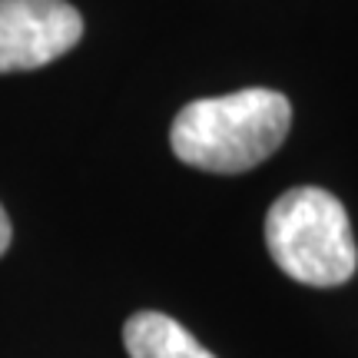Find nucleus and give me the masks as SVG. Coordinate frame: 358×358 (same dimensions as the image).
<instances>
[{"label":"nucleus","instance_id":"nucleus-1","mask_svg":"<svg viewBox=\"0 0 358 358\" xmlns=\"http://www.w3.org/2000/svg\"><path fill=\"white\" fill-rule=\"evenodd\" d=\"M292 127V106L275 90H239L182 106L169 146L186 166L206 173H245L266 163Z\"/></svg>","mask_w":358,"mask_h":358},{"label":"nucleus","instance_id":"nucleus-2","mask_svg":"<svg viewBox=\"0 0 358 358\" xmlns=\"http://www.w3.org/2000/svg\"><path fill=\"white\" fill-rule=\"evenodd\" d=\"M266 245L289 279L335 289L355 275L358 249L345 206L319 186L282 192L266 216Z\"/></svg>","mask_w":358,"mask_h":358},{"label":"nucleus","instance_id":"nucleus-3","mask_svg":"<svg viewBox=\"0 0 358 358\" xmlns=\"http://www.w3.org/2000/svg\"><path fill=\"white\" fill-rule=\"evenodd\" d=\"M80 37L83 17L66 0H0V73L53 64Z\"/></svg>","mask_w":358,"mask_h":358},{"label":"nucleus","instance_id":"nucleus-4","mask_svg":"<svg viewBox=\"0 0 358 358\" xmlns=\"http://www.w3.org/2000/svg\"><path fill=\"white\" fill-rule=\"evenodd\" d=\"M123 345L129 358H216L196 342V335L163 312L129 315L123 325Z\"/></svg>","mask_w":358,"mask_h":358},{"label":"nucleus","instance_id":"nucleus-5","mask_svg":"<svg viewBox=\"0 0 358 358\" xmlns=\"http://www.w3.org/2000/svg\"><path fill=\"white\" fill-rule=\"evenodd\" d=\"M10 239H13V229H10V219L3 213V206H0V256L10 249Z\"/></svg>","mask_w":358,"mask_h":358}]
</instances>
